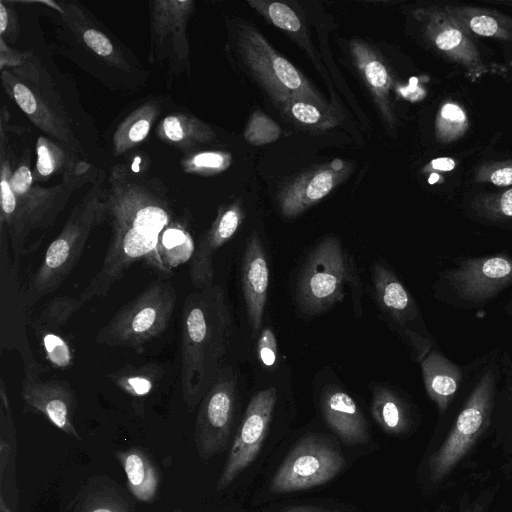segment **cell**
<instances>
[{"mask_svg": "<svg viewBox=\"0 0 512 512\" xmlns=\"http://www.w3.org/2000/svg\"><path fill=\"white\" fill-rule=\"evenodd\" d=\"M105 200L109 246L99 270L79 295L83 303L106 296L136 262L146 260L168 273L159 255L160 242L166 230L186 216L175 207L161 179L127 163L110 167Z\"/></svg>", "mask_w": 512, "mask_h": 512, "instance_id": "1", "label": "cell"}, {"mask_svg": "<svg viewBox=\"0 0 512 512\" xmlns=\"http://www.w3.org/2000/svg\"><path fill=\"white\" fill-rule=\"evenodd\" d=\"M13 152L9 132L0 128V237L18 262L39 247L73 194L91 184L99 170L80 159L58 184L44 187L34 181L30 148L24 145L17 158Z\"/></svg>", "mask_w": 512, "mask_h": 512, "instance_id": "2", "label": "cell"}, {"mask_svg": "<svg viewBox=\"0 0 512 512\" xmlns=\"http://www.w3.org/2000/svg\"><path fill=\"white\" fill-rule=\"evenodd\" d=\"M50 16V49L76 64L105 88L133 95L150 73L133 51L78 1H42Z\"/></svg>", "mask_w": 512, "mask_h": 512, "instance_id": "3", "label": "cell"}, {"mask_svg": "<svg viewBox=\"0 0 512 512\" xmlns=\"http://www.w3.org/2000/svg\"><path fill=\"white\" fill-rule=\"evenodd\" d=\"M229 314L222 290L209 285L187 295L181 311L180 382L193 410L219 376Z\"/></svg>", "mask_w": 512, "mask_h": 512, "instance_id": "4", "label": "cell"}, {"mask_svg": "<svg viewBox=\"0 0 512 512\" xmlns=\"http://www.w3.org/2000/svg\"><path fill=\"white\" fill-rule=\"evenodd\" d=\"M511 371L508 355L499 349L474 363L472 389L445 441L429 459L432 482L441 481L489 426L500 386Z\"/></svg>", "mask_w": 512, "mask_h": 512, "instance_id": "5", "label": "cell"}, {"mask_svg": "<svg viewBox=\"0 0 512 512\" xmlns=\"http://www.w3.org/2000/svg\"><path fill=\"white\" fill-rule=\"evenodd\" d=\"M106 176L105 171H98L88 190L73 207L60 233L47 247L25 290L27 306L34 305L59 288L79 262L92 230L106 220Z\"/></svg>", "mask_w": 512, "mask_h": 512, "instance_id": "6", "label": "cell"}, {"mask_svg": "<svg viewBox=\"0 0 512 512\" xmlns=\"http://www.w3.org/2000/svg\"><path fill=\"white\" fill-rule=\"evenodd\" d=\"M1 82L7 95L39 130L78 156L85 155L55 82L32 50H25L19 66L1 71Z\"/></svg>", "mask_w": 512, "mask_h": 512, "instance_id": "7", "label": "cell"}, {"mask_svg": "<svg viewBox=\"0 0 512 512\" xmlns=\"http://www.w3.org/2000/svg\"><path fill=\"white\" fill-rule=\"evenodd\" d=\"M449 262L433 290L435 298L455 309H482L512 286V256L507 251L453 257Z\"/></svg>", "mask_w": 512, "mask_h": 512, "instance_id": "8", "label": "cell"}, {"mask_svg": "<svg viewBox=\"0 0 512 512\" xmlns=\"http://www.w3.org/2000/svg\"><path fill=\"white\" fill-rule=\"evenodd\" d=\"M176 302L177 293L172 283L154 280L99 329L95 342L142 352L146 344L167 329Z\"/></svg>", "mask_w": 512, "mask_h": 512, "instance_id": "9", "label": "cell"}, {"mask_svg": "<svg viewBox=\"0 0 512 512\" xmlns=\"http://www.w3.org/2000/svg\"><path fill=\"white\" fill-rule=\"evenodd\" d=\"M237 32V47L244 64L278 108L292 99H300L332 110L302 72L279 54L258 30L240 24Z\"/></svg>", "mask_w": 512, "mask_h": 512, "instance_id": "10", "label": "cell"}, {"mask_svg": "<svg viewBox=\"0 0 512 512\" xmlns=\"http://www.w3.org/2000/svg\"><path fill=\"white\" fill-rule=\"evenodd\" d=\"M195 11L193 0H155L149 2V64H164L166 85L184 75L191 79V48L188 24Z\"/></svg>", "mask_w": 512, "mask_h": 512, "instance_id": "11", "label": "cell"}, {"mask_svg": "<svg viewBox=\"0 0 512 512\" xmlns=\"http://www.w3.org/2000/svg\"><path fill=\"white\" fill-rule=\"evenodd\" d=\"M347 256L335 237H327L309 256L297 286V301L309 314L321 313L343 299L351 279Z\"/></svg>", "mask_w": 512, "mask_h": 512, "instance_id": "12", "label": "cell"}, {"mask_svg": "<svg viewBox=\"0 0 512 512\" xmlns=\"http://www.w3.org/2000/svg\"><path fill=\"white\" fill-rule=\"evenodd\" d=\"M344 459L330 442L317 435L296 443L276 471L270 490L286 493L309 489L330 481L343 468Z\"/></svg>", "mask_w": 512, "mask_h": 512, "instance_id": "13", "label": "cell"}, {"mask_svg": "<svg viewBox=\"0 0 512 512\" xmlns=\"http://www.w3.org/2000/svg\"><path fill=\"white\" fill-rule=\"evenodd\" d=\"M22 357L21 398L24 411L43 415L62 432L81 440L74 425L77 398L73 388L65 380L42 379L40 365L30 352Z\"/></svg>", "mask_w": 512, "mask_h": 512, "instance_id": "14", "label": "cell"}, {"mask_svg": "<svg viewBox=\"0 0 512 512\" xmlns=\"http://www.w3.org/2000/svg\"><path fill=\"white\" fill-rule=\"evenodd\" d=\"M236 407L235 379L228 369L220 372L200 402L194 429L198 456L208 459L222 452L231 434Z\"/></svg>", "mask_w": 512, "mask_h": 512, "instance_id": "15", "label": "cell"}, {"mask_svg": "<svg viewBox=\"0 0 512 512\" xmlns=\"http://www.w3.org/2000/svg\"><path fill=\"white\" fill-rule=\"evenodd\" d=\"M276 400L274 387L261 390L251 398L219 477L217 490L227 488L257 457L267 435Z\"/></svg>", "mask_w": 512, "mask_h": 512, "instance_id": "16", "label": "cell"}, {"mask_svg": "<svg viewBox=\"0 0 512 512\" xmlns=\"http://www.w3.org/2000/svg\"><path fill=\"white\" fill-rule=\"evenodd\" d=\"M373 283L381 306L402 328L415 360L420 362L436 346L415 300L397 276L381 264L373 268Z\"/></svg>", "mask_w": 512, "mask_h": 512, "instance_id": "17", "label": "cell"}, {"mask_svg": "<svg viewBox=\"0 0 512 512\" xmlns=\"http://www.w3.org/2000/svg\"><path fill=\"white\" fill-rule=\"evenodd\" d=\"M349 170L348 165L336 159L295 178L279 194L282 215L294 218L318 203L347 177Z\"/></svg>", "mask_w": 512, "mask_h": 512, "instance_id": "18", "label": "cell"}, {"mask_svg": "<svg viewBox=\"0 0 512 512\" xmlns=\"http://www.w3.org/2000/svg\"><path fill=\"white\" fill-rule=\"evenodd\" d=\"M244 218L239 201L218 208L209 229L202 235L190 260L189 276L197 289L212 285L213 256L236 233Z\"/></svg>", "mask_w": 512, "mask_h": 512, "instance_id": "19", "label": "cell"}, {"mask_svg": "<svg viewBox=\"0 0 512 512\" xmlns=\"http://www.w3.org/2000/svg\"><path fill=\"white\" fill-rule=\"evenodd\" d=\"M269 270L262 243L256 233L250 235L242 263V287L253 333L262 324L267 298Z\"/></svg>", "mask_w": 512, "mask_h": 512, "instance_id": "20", "label": "cell"}, {"mask_svg": "<svg viewBox=\"0 0 512 512\" xmlns=\"http://www.w3.org/2000/svg\"><path fill=\"white\" fill-rule=\"evenodd\" d=\"M423 383L429 398L443 414L465 379V367L454 363L437 347L420 361Z\"/></svg>", "mask_w": 512, "mask_h": 512, "instance_id": "21", "label": "cell"}, {"mask_svg": "<svg viewBox=\"0 0 512 512\" xmlns=\"http://www.w3.org/2000/svg\"><path fill=\"white\" fill-rule=\"evenodd\" d=\"M160 97L142 99L117 123L111 134V152L114 156L123 155L141 145L159 121L163 110Z\"/></svg>", "mask_w": 512, "mask_h": 512, "instance_id": "22", "label": "cell"}, {"mask_svg": "<svg viewBox=\"0 0 512 512\" xmlns=\"http://www.w3.org/2000/svg\"><path fill=\"white\" fill-rule=\"evenodd\" d=\"M321 408L329 427L347 444H362L368 440L366 421L356 402L343 390L328 388Z\"/></svg>", "mask_w": 512, "mask_h": 512, "instance_id": "23", "label": "cell"}, {"mask_svg": "<svg viewBox=\"0 0 512 512\" xmlns=\"http://www.w3.org/2000/svg\"><path fill=\"white\" fill-rule=\"evenodd\" d=\"M155 134L160 141L185 154L199 151L216 138L210 125L188 112H172L162 117Z\"/></svg>", "mask_w": 512, "mask_h": 512, "instance_id": "24", "label": "cell"}, {"mask_svg": "<svg viewBox=\"0 0 512 512\" xmlns=\"http://www.w3.org/2000/svg\"><path fill=\"white\" fill-rule=\"evenodd\" d=\"M350 52L354 65L373 95L382 117L391 121L389 102L391 77L384 59L375 48L361 39L350 41Z\"/></svg>", "mask_w": 512, "mask_h": 512, "instance_id": "25", "label": "cell"}, {"mask_svg": "<svg viewBox=\"0 0 512 512\" xmlns=\"http://www.w3.org/2000/svg\"><path fill=\"white\" fill-rule=\"evenodd\" d=\"M74 512H133V504L113 480L94 476L77 494Z\"/></svg>", "mask_w": 512, "mask_h": 512, "instance_id": "26", "label": "cell"}, {"mask_svg": "<svg viewBox=\"0 0 512 512\" xmlns=\"http://www.w3.org/2000/svg\"><path fill=\"white\" fill-rule=\"evenodd\" d=\"M122 465L127 487L131 494L143 502L152 501L158 491L160 476L150 457L139 447L116 452Z\"/></svg>", "mask_w": 512, "mask_h": 512, "instance_id": "27", "label": "cell"}, {"mask_svg": "<svg viewBox=\"0 0 512 512\" xmlns=\"http://www.w3.org/2000/svg\"><path fill=\"white\" fill-rule=\"evenodd\" d=\"M165 373L164 368L154 362L134 366L126 364L107 375L118 389L135 400L148 397L154 392Z\"/></svg>", "mask_w": 512, "mask_h": 512, "instance_id": "28", "label": "cell"}, {"mask_svg": "<svg viewBox=\"0 0 512 512\" xmlns=\"http://www.w3.org/2000/svg\"><path fill=\"white\" fill-rule=\"evenodd\" d=\"M35 150L33 178L36 183L44 182L56 174L63 175L80 160L68 147L45 136L37 138Z\"/></svg>", "mask_w": 512, "mask_h": 512, "instance_id": "29", "label": "cell"}, {"mask_svg": "<svg viewBox=\"0 0 512 512\" xmlns=\"http://www.w3.org/2000/svg\"><path fill=\"white\" fill-rule=\"evenodd\" d=\"M371 413L381 428L390 434H401L410 426L409 410L404 400L391 389L377 387L373 392Z\"/></svg>", "mask_w": 512, "mask_h": 512, "instance_id": "30", "label": "cell"}, {"mask_svg": "<svg viewBox=\"0 0 512 512\" xmlns=\"http://www.w3.org/2000/svg\"><path fill=\"white\" fill-rule=\"evenodd\" d=\"M249 5L275 27L289 34L308 49V38L297 12L288 4L278 1L249 0Z\"/></svg>", "mask_w": 512, "mask_h": 512, "instance_id": "31", "label": "cell"}, {"mask_svg": "<svg viewBox=\"0 0 512 512\" xmlns=\"http://www.w3.org/2000/svg\"><path fill=\"white\" fill-rule=\"evenodd\" d=\"M294 124L310 130H327L339 124L333 110L305 100L292 99L279 108Z\"/></svg>", "mask_w": 512, "mask_h": 512, "instance_id": "32", "label": "cell"}, {"mask_svg": "<svg viewBox=\"0 0 512 512\" xmlns=\"http://www.w3.org/2000/svg\"><path fill=\"white\" fill-rule=\"evenodd\" d=\"M83 304L79 297L61 295L54 298L32 322L34 332L59 331Z\"/></svg>", "mask_w": 512, "mask_h": 512, "instance_id": "33", "label": "cell"}, {"mask_svg": "<svg viewBox=\"0 0 512 512\" xmlns=\"http://www.w3.org/2000/svg\"><path fill=\"white\" fill-rule=\"evenodd\" d=\"M232 157L224 151H197L185 154L180 165L186 174L212 176L226 170Z\"/></svg>", "mask_w": 512, "mask_h": 512, "instance_id": "34", "label": "cell"}, {"mask_svg": "<svg viewBox=\"0 0 512 512\" xmlns=\"http://www.w3.org/2000/svg\"><path fill=\"white\" fill-rule=\"evenodd\" d=\"M57 332L42 331L35 335L49 364L57 369H69L74 362V351L71 344Z\"/></svg>", "mask_w": 512, "mask_h": 512, "instance_id": "35", "label": "cell"}, {"mask_svg": "<svg viewBox=\"0 0 512 512\" xmlns=\"http://www.w3.org/2000/svg\"><path fill=\"white\" fill-rule=\"evenodd\" d=\"M0 480H4V475L10 464L11 458V442L15 440V426L12 418V409L6 390L5 383L1 379L0 384Z\"/></svg>", "mask_w": 512, "mask_h": 512, "instance_id": "36", "label": "cell"}, {"mask_svg": "<svg viewBox=\"0 0 512 512\" xmlns=\"http://www.w3.org/2000/svg\"><path fill=\"white\" fill-rule=\"evenodd\" d=\"M280 136V126L262 111L251 115L244 130L245 140L254 146L272 143Z\"/></svg>", "mask_w": 512, "mask_h": 512, "instance_id": "37", "label": "cell"}, {"mask_svg": "<svg viewBox=\"0 0 512 512\" xmlns=\"http://www.w3.org/2000/svg\"><path fill=\"white\" fill-rule=\"evenodd\" d=\"M20 35V23L12 1H0V39L15 44Z\"/></svg>", "mask_w": 512, "mask_h": 512, "instance_id": "38", "label": "cell"}, {"mask_svg": "<svg viewBox=\"0 0 512 512\" xmlns=\"http://www.w3.org/2000/svg\"><path fill=\"white\" fill-rule=\"evenodd\" d=\"M259 360L266 367H272L277 361V342L273 331L270 328L262 330L257 343Z\"/></svg>", "mask_w": 512, "mask_h": 512, "instance_id": "39", "label": "cell"}, {"mask_svg": "<svg viewBox=\"0 0 512 512\" xmlns=\"http://www.w3.org/2000/svg\"><path fill=\"white\" fill-rule=\"evenodd\" d=\"M25 56V50L12 48L4 40L0 39V70L19 66Z\"/></svg>", "mask_w": 512, "mask_h": 512, "instance_id": "40", "label": "cell"}, {"mask_svg": "<svg viewBox=\"0 0 512 512\" xmlns=\"http://www.w3.org/2000/svg\"><path fill=\"white\" fill-rule=\"evenodd\" d=\"M471 29L481 36H492L498 30L497 22L490 16H475L470 21Z\"/></svg>", "mask_w": 512, "mask_h": 512, "instance_id": "41", "label": "cell"}, {"mask_svg": "<svg viewBox=\"0 0 512 512\" xmlns=\"http://www.w3.org/2000/svg\"><path fill=\"white\" fill-rule=\"evenodd\" d=\"M462 40V34L457 29H448L440 33L436 39V45L441 50H451L458 46Z\"/></svg>", "mask_w": 512, "mask_h": 512, "instance_id": "42", "label": "cell"}, {"mask_svg": "<svg viewBox=\"0 0 512 512\" xmlns=\"http://www.w3.org/2000/svg\"><path fill=\"white\" fill-rule=\"evenodd\" d=\"M441 116L444 119L456 122H464L466 119L462 109L458 105L451 103H447L442 107Z\"/></svg>", "mask_w": 512, "mask_h": 512, "instance_id": "43", "label": "cell"}, {"mask_svg": "<svg viewBox=\"0 0 512 512\" xmlns=\"http://www.w3.org/2000/svg\"><path fill=\"white\" fill-rule=\"evenodd\" d=\"M491 181L497 186H507L512 184V168L507 167L496 170L491 175Z\"/></svg>", "mask_w": 512, "mask_h": 512, "instance_id": "44", "label": "cell"}, {"mask_svg": "<svg viewBox=\"0 0 512 512\" xmlns=\"http://www.w3.org/2000/svg\"><path fill=\"white\" fill-rule=\"evenodd\" d=\"M499 209L504 217L512 218V189L502 195Z\"/></svg>", "mask_w": 512, "mask_h": 512, "instance_id": "45", "label": "cell"}, {"mask_svg": "<svg viewBox=\"0 0 512 512\" xmlns=\"http://www.w3.org/2000/svg\"><path fill=\"white\" fill-rule=\"evenodd\" d=\"M432 167L442 171H450L455 167V162L450 158H437L431 163Z\"/></svg>", "mask_w": 512, "mask_h": 512, "instance_id": "46", "label": "cell"}, {"mask_svg": "<svg viewBox=\"0 0 512 512\" xmlns=\"http://www.w3.org/2000/svg\"><path fill=\"white\" fill-rule=\"evenodd\" d=\"M282 512H340L337 510H329L323 507L318 506H296L289 509H286Z\"/></svg>", "mask_w": 512, "mask_h": 512, "instance_id": "47", "label": "cell"}, {"mask_svg": "<svg viewBox=\"0 0 512 512\" xmlns=\"http://www.w3.org/2000/svg\"><path fill=\"white\" fill-rule=\"evenodd\" d=\"M0 512H12L11 508L7 504V502L4 499V495L1 492L0 494Z\"/></svg>", "mask_w": 512, "mask_h": 512, "instance_id": "48", "label": "cell"}, {"mask_svg": "<svg viewBox=\"0 0 512 512\" xmlns=\"http://www.w3.org/2000/svg\"><path fill=\"white\" fill-rule=\"evenodd\" d=\"M504 310L507 313V315L512 318V299L507 301L504 305Z\"/></svg>", "mask_w": 512, "mask_h": 512, "instance_id": "49", "label": "cell"}, {"mask_svg": "<svg viewBox=\"0 0 512 512\" xmlns=\"http://www.w3.org/2000/svg\"><path fill=\"white\" fill-rule=\"evenodd\" d=\"M438 179H439V176H438L437 174H432V175L430 176V178H429V180H428V181H429V183H430V184H433V183H435Z\"/></svg>", "mask_w": 512, "mask_h": 512, "instance_id": "50", "label": "cell"}, {"mask_svg": "<svg viewBox=\"0 0 512 512\" xmlns=\"http://www.w3.org/2000/svg\"><path fill=\"white\" fill-rule=\"evenodd\" d=\"M476 512H482V511H481V509H480V511H476Z\"/></svg>", "mask_w": 512, "mask_h": 512, "instance_id": "51", "label": "cell"}]
</instances>
